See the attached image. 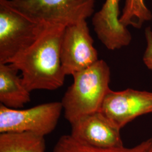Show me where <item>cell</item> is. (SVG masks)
<instances>
[{
  "instance_id": "30bf717a",
  "label": "cell",
  "mask_w": 152,
  "mask_h": 152,
  "mask_svg": "<svg viewBox=\"0 0 152 152\" xmlns=\"http://www.w3.org/2000/svg\"><path fill=\"white\" fill-rule=\"evenodd\" d=\"M19 72L11 64H0V102L9 108H22L31 101V91Z\"/></svg>"
},
{
  "instance_id": "8fae6325",
  "label": "cell",
  "mask_w": 152,
  "mask_h": 152,
  "mask_svg": "<svg viewBox=\"0 0 152 152\" xmlns=\"http://www.w3.org/2000/svg\"><path fill=\"white\" fill-rule=\"evenodd\" d=\"M45 136L32 132L0 134V152H45Z\"/></svg>"
},
{
  "instance_id": "9a60e30c",
  "label": "cell",
  "mask_w": 152,
  "mask_h": 152,
  "mask_svg": "<svg viewBox=\"0 0 152 152\" xmlns=\"http://www.w3.org/2000/svg\"><path fill=\"white\" fill-rule=\"evenodd\" d=\"M146 152H152V145L149 148V149Z\"/></svg>"
},
{
  "instance_id": "277c9868",
  "label": "cell",
  "mask_w": 152,
  "mask_h": 152,
  "mask_svg": "<svg viewBox=\"0 0 152 152\" xmlns=\"http://www.w3.org/2000/svg\"><path fill=\"white\" fill-rule=\"evenodd\" d=\"M14 8L43 25H69L94 14L95 0H8Z\"/></svg>"
},
{
  "instance_id": "5b68a950",
  "label": "cell",
  "mask_w": 152,
  "mask_h": 152,
  "mask_svg": "<svg viewBox=\"0 0 152 152\" xmlns=\"http://www.w3.org/2000/svg\"><path fill=\"white\" fill-rule=\"evenodd\" d=\"M63 110L61 102L30 108L11 109L0 105V133L32 132L45 136L54 130Z\"/></svg>"
},
{
  "instance_id": "7a4b0ae2",
  "label": "cell",
  "mask_w": 152,
  "mask_h": 152,
  "mask_svg": "<svg viewBox=\"0 0 152 152\" xmlns=\"http://www.w3.org/2000/svg\"><path fill=\"white\" fill-rule=\"evenodd\" d=\"M73 82L61 103L64 117L70 124L76 120L99 112L109 90L110 69L103 60L73 75Z\"/></svg>"
},
{
  "instance_id": "6da1fadb",
  "label": "cell",
  "mask_w": 152,
  "mask_h": 152,
  "mask_svg": "<svg viewBox=\"0 0 152 152\" xmlns=\"http://www.w3.org/2000/svg\"><path fill=\"white\" fill-rule=\"evenodd\" d=\"M65 26L48 25L37 40L10 63L22 73L25 86L31 92L53 91L61 87L66 75L60 59V45Z\"/></svg>"
},
{
  "instance_id": "4fadbf2b",
  "label": "cell",
  "mask_w": 152,
  "mask_h": 152,
  "mask_svg": "<svg viewBox=\"0 0 152 152\" xmlns=\"http://www.w3.org/2000/svg\"><path fill=\"white\" fill-rule=\"evenodd\" d=\"M152 19V12L145 5L144 0L125 1L120 17V23L123 26L140 28L145 23Z\"/></svg>"
},
{
  "instance_id": "9c48e42d",
  "label": "cell",
  "mask_w": 152,
  "mask_h": 152,
  "mask_svg": "<svg viewBox=\"0 0 152 152\" xmlns=\"http://www.w3.org/2000/svg\"><path fill=\"white\" fill-rule=\"evenodd\" d=\"M120 0H105L92 18V24L99 39L109 50L122 49L130 44L131 34L120 22Z\"/></svg>"
},
{
  "instance_id": "52a82bcc",
  "label": "cell",
  "mask_w": 152,
  "mask_h": 152,
  "mask_svg": "<svg viewBox=\"0 0 152 152\" xmlns=\"http://www.w3.org/2000/svg\"><path fill=\"white\" fill-rule=\"evenodd\" d=\"M100 112L121 129L136 118L152 113V92L132 88L119 91L110 89Z\"/></svg>"
},
{
  "instance_id": "5bb4252c",
  "label": "cell",
  "mask_w": 152,
  "mask_h": 152,
  "mask_svg": "<svg viewBox=\"0 0 152 152\" xmlns=\"http://www.w3.org/2000/svg\"><path fill=\"white\" fill-rule=\"evenodd\" d=\"M145 37L147 45L142 56V61L147 68L152 71V31L151 28H146Z\"/></svg>"
},
{
  "instance_id": "7c38bea8",
  "label": "cell",
  "mask_w": 152,
  "mask_h": 152,
  "mask_svg": "<svg viewBox=\"0 0 152 152\" xmlns=\"http://www.w3.org/2000/svg\"><path fill=\"white\" fill-rule=\"evenodd\" d=\"M152 145V138L132 148H100L92 147L74 138L71 135L61 136L54 148V152H146Z\"/></svg>"
},
{
  "instance_id": "8992f818",
  "label": "cell",
  "mask_w": 152,
  "mask_h": 152,
  "mask_svg": "<svg viewBox=\"0 0 152 152\" xmlns=\"http://www.w3.org/2000/svg\"><path fill=\"white\" fill-rule=\"evenodd\" d=\"M60 59L66 76H72L99 60L86 20L65 27L61 41Z\"/></svg>"
},
{
  "instance_id": "ba28073f",
  "label": "cell",
  "mask_w": 152,
  "mask_h": 152,
  "mask_svg": "<svg viewBox=\"0 0 152 152\" xmlns=\"http://www.w3.org/2000/svg\"><path fill=\"white\" fill-rule=\"evenodd\" d=\"M71 125V136L91 146L105 149L124 147L121 129L100 111L83 116Z\"/></svg>"
},
{
  "instance_id": "3957f363",
  "label": "cell",
  "mask_w": 152,
  "mask_h": 152,
  "mask_svg": "<svg viewBox=\"0 0 152 152\" xmlns=\"http://www.w3.org/2000/svg\"><path fill=\"white\" fill-rule=\"evenodd\" d=\"M46 26L17 10L8 0H0V64L10 63L37 40Z\"/></svg>"
}]
</instances>
